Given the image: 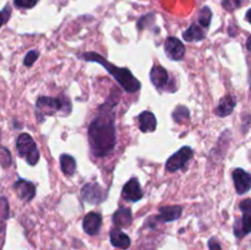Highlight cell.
<instances>
[{"mask_svg": "<svg viewBox=\"0 0 251 250\" xmlns=\"http://www.w3.org/2000/svg\"><path fill=\"white\" fill-rule=\"evenodd\" d=\"M194 156V151L191 147H183V149L179 150L178 152H176L174 154H172L168 158L166 164V168L168 172H176L180 168H183Z\"/></svg>", "mask_w": 251, "mask_h": 250, "instance_id": "cell-6", "label": "cell"}, {"mask_svg": "<svg viewBox=\"0 0 251 250\" xmlns=\"http://www.w3.org/2000/svg\"><path fill=\"white\" fill-rule=\"evenodd\" d=\"M81 198L83 201L92 205H97V203L103 202L107 198L105 190L97 183H90L83 185L82 190H81Z\"/></svg>", "mask_w": 251, "mask_h": 250, "instance_id": "cell-7", "label": "cell"}, {"mask_svg": "<svg viewBox=\"0 0 251 250\" xmlns=\"http://www.w3.org/2000/svg\"><path fill=\"white\" fill-rule=\"evenodd\" d=\"M243 216L242 220L237 221L234 225V233L237 238H243L251 232V199H245L239 205Z\"/></svg>", "mask_w": 251, "mask_h": 250, "instance_id": "cell-5", "label": "cell"}, {"mask_svg": "<svg viewBox=\"0 0 251 250\" xmlns=\"http://www.w3.org/2000/svg\"><path fill=\"white\" fill-rule=\"evenodd\" d=\"M80 59L85 61H93V63H98L118 81L120 86L124 88L126 92L134 93L141 88V83L140 81L132 75L131 71L126 68H119V66L113 65L108 60H105L102 55L95 53V51H88V53H81Z\"/></svg>", "mask_w": 251, "mask_h": 250, "instance_id": "cell-2", "label": "cell"}, {"mask_svg": "<svg viewBox=\"0 0 251 250\" xmlns=\"http://www.w3.org/2000/svg\"><path fill=\"white\" fill-rule=\"evenodd\" d=\"M83 230L87 234L95 235L100 232V228L102 225V217L98 212H90L83 217L82 221Z\"/></svg>", "mask_w": 251, "mask_h": 250, "instance_id": "cell-13", "label": "cell"}, {"mask_svg": "<svg viewBox=\"0 0 251 250\" xmlns=\"http://www.w3.org/2000/svg\"><path fill=\"white\" fill-rule=\"evenodd\" d=\"M14 189L16 190L17 196L22 201H25V202H29L34 198V195H36V186H34V184L28 180H25V179H19L17 181H15Z\"/></svg>", "mask_w": 251, "mask_h": 250, "instance_id": "cell-11", "label": "cell"}, {"mask_svg": "<svg viewBox=\"0 0 251 250\" xmlns=\"http://www.w3.org/2000/svg\"><path fill=\"white\" fill-rule=\"evenodd\" d=\"M150 78H151L152 85L156 88H158L159 91L166 90L167 86L169 83V75L168 71L161 65H154L151 69V73H150Z\"/></svg>", "mask_w": 251, "mask_h": 250, "instance_id": "cell-12", "label": "cell"}, {"mask_svg": "<svg viewBox=\"0 0 251 250\" xmlns=\"http://www.w3.org/2000/svg\"><path fill=\"white\" fill-rule=\"evenodd\" d=\"M10 15H11V9H10V6H5L4 9L0 11V27L9 21Z\"/></svg>", "mask_w": 251, "mask_h": 250, "instance_id": "cell-28", "label": "cell"}, {"mask_svg": "<svg viewBox=\"0 0 251 250\" xmlns=\"http://www.w3.org/2000/svg\"><path fill=\"white\" fill-rule=\"evenodd\" d=\"M7 218H9V202L5 198H0V234L4 233Z\"/></svg>", "mask_w": 251, "mask_h": 250, "instance_id": "cell-21", "label": "cell"}, {"mask_svg": "<svg viewBox=\"0 0 251 250\" xmlns=\"http://www.w3.org/2000/svg\"><path fill=\"white\" fill-rule=\"evenodd\" d=\"M208 248H210V250H222L221 249L220 243H218L215 238H212V239L208 240Z\"/></svg>", "mask_w": 251, "mask_h": 250, "instance_id": "cell-29", "label": "cell"}, {"mask_svg": "<svg viewBox=\"0 0 251 250\" xmlns=\"http://www.w3.org/2000/svg\"><path fill=\"white\" fill-rule=\"evenodd\" d=\"M38 0H14L15 5L21 9H32Z\"/></svg>", "mask_w": 251, "mask_h": 250, "instance_id": "cell-27", "label": "cell"}, {"mask_svg": "<svg viewBox=\"0 0 251 250\" xmlns=\"http://www.w3.org/2000/svg\"><path fill=\"white\" fill-rule=\"evenodd\" d=\"M36 107L38 109V115H53L55 112H63L69 114L71 112V103L69 98L60 97H39L37 100Z\"/></svg>", "mask_w": 251, "mask_h": 250, "instance_id": "cell-3", "label": "cell"}, {"mask_svg": "<svg viewBox=\"0 0 251 250\" xmlns=\"http://www.w3.org/2000/svg\"><path fill=\"white\" fill-rule=\"evenodd\" d=\"M250 90H251V77H250Z\"/></svg>", "mask_w": 251, "mask_h": 250, "instance_id": "cell-32", "label": "cell"}, {"mask_svg": "<svg viewBox=\"0 0 251 250\" xmlns=\"http://www.w3.org/2000/svg\"><path fill=\"white\" fill-rule=\"evenodd\" d=\"M235 104H237V100H235L233 96L228 95L226 96V97H223L222 100H220V103H218L217 108H216V114L218 115V117H227V115H229L230 113L234 110L235 108Z\"/></svg>", "mask_w": 251, "mask_h": 250, "instance_id": "cell-17", "label": "cell"}, {"mask_svg": "<svg viewBox=\"0 0 251 250\" xmlns=\"http://www.w3.org/2000/svg\"><path fill=\"white\" fill-rule=\"evenodd\" d=\"M122 195L125 200L131 201V202H137L142 199L144 194H142V189L140 186L139 179L131 178L126 184L124 185L122 190Z\"/></svg>", "mask_w": 251, "mask_h": 250, "instance_id": "cell-10", "label": "cell"}, {"mask_svg": "<svg viewBox=\"0 0 251 250\" xmlns=\"http://www.w3.org/2000/svg\"><path fill=\"white\" fill-rule=\"evenodd\" d=\"M38 55H39V53L37 50L28 51V53L26 54V56H25V59H24V65L27 66V68H31V66L34 64V61L37 60Z\"/></svg>", "mask_w": 251, "mask_h": 250, "instance_id": "cell-25", "label": "cell"}, {"mask_svg": "<svg viewBox=\"0 0 251 250\" xmlns=\"http://www.w3.org/2000/svg\"><path fill=\"white\" fill-rule=\"evenodd\" d=\"M131 221H132L131 210L127 207L119 208V210L115 211L114 215H113V223H114L117 228L129 227Z\"/></svg>", "mask_w": 251, "mask_h": 250, "instance_id": "cell-16", "label": "cell"}, {"mask_svg": "<svg viewBox=\"0 0 251 250\" xmlns=\"http://www.w3.org/2000/svg\"><path fill=\"white\" fill-rule=\"evenodd\" d=\"M164 51L171 60L179 61L185 56V47L180 39L176 37H168L164 44Z\"/></svg>", "mask_w": 251, "mask_h": 250, "instance_id": "cell-8", "label": "cell"}, {"mask_svg": "<svg viewBox=\"0 0 251 250\" xmlns=\"http://www.w3.org/2000/svg\"><path fill=\"white\" fill-rule=\"evenodd\" d=\"M183 207L181 206H166V207L159 208L158 218L163 222H172V221L178 220L181 216Z\"/></svg>", "mask_w": 251, "mask_h": 250, "instance_id": "cell-18", "label": "cell"}, {"mask_svg": "<svg viewBox=\"0 0 251 250\" xmlns=\"http://www.w3.org/2000/svg\"><path fill=\"white\" fill-rule=\"evenodd\" d=\"M60 168L65 175L70 176L76 171V161L73 156L68 153H63L60 156Z\"/></svg>", "mask_w": 251, "mask_h": 250, "instance_id": "cell-19", "label": "cell"}, {"mask_svg": "<svg viewBox=\"0 0 251 250\" xmlns=\"http://www.w3.org/2000/svg\"><path fill=\"white\" fill-rule=\"evenodd\" d=\"M184 39L186 42H199L205 38V32L198 25H191L188 29L183 33Z\"/></svg>", "mask_w": 251, "mask_h": 250, "instance_id": "cell-20", "label": "cell"}, {"mask_svg": "<svg viewBox=\"0 0 251 250\" xmlns=\"http://www.w3.org/2000/svg\"><path fill=\"white\" fill-rule=\"evenodd\" d=\"M222 5L227 11H234V10L239 9L240 7L242 0H223Z\"/></svg>", "mask_w": 251, "mask_h": 250, "instance_id": "cell-26", "label": "cell"}, {"mask_svg": "<svg viewBox=\"0 0 251 250\" xmlns=\"http://www.w3.org/2000/svg\"><path fill=\"white\" fill-rule=\"evenodd\" d=\"M11 162H12V158L9 150L0 146V166H1L2 168H7V167H10Z\"/></svg>", "mask_w": 251, "mask_h": 250, "instance_id": "cell-24", "label": "cell"}, {"mask_svg": "<svg viewBox=\"0 0 251 250\" xmlns=\"http://www.w3.org/2000/svg\"><path fill=\"white\" fill-rule=\"evenodd\" d=\"M233 180H234L235 190L239 195H244L251 189V174L244 169L237 168L233 171Z\"/></svg>", "mask_w": 251, "mask_h": 250, "instance_id": "cell-9", "label": "cell"}, {"mask_svg": "<svg viewBox=\"0 0 251 250\" xmlns=\"http://www.w3.org/2000/svg\"><path fill=\"white\" fill-rule=\"evenodd\" d=\"M139 124L140 130L142 132H152L157 127V119L156 115L150 110H145L139 115Z\"/></svg>", "mask_w": 251, "mask_h": 250, "instance_id": "cell-14", "label": "cell"}, {"mask_svg": "<svg viewBox=\"0 0 251 250\" xmlns=\"http://www.w3.org/2000/svg\"><path fill=\"white\" fill-rule=\"evenodd\" d=\"M247 20L251 24V9L249 10V11L247 12Z\"/></svg>", "mask_w": 251, "mask_h": 250, "instance_id": "cell-31", "label": "cell"}, {"mask_svg": "<svg viewBox=\"0 0 251 250\" xmlns=\"http://www.w3.org/2000/svg\"><path fill=\"white\" fill-rule=\"evenodd\" d=\"M16 149L19 152V156L26 159L29 166H36L37 162L39 161V152L36 146V142L32 139L29 134L19 135L16 140Z\"/></svg>", "mask_w": 251, "mask_h": 250, "instance_id": "cell-4", "label": "cell"}, {"mask_svg": "<svg viewBox=\"0 0 251 250\" xmlns=\"http://www.w3.org/2000/svg\"><path fill=\"white\" fill-rule=\"evenodd\" d=\"M110 243L119 249H127L131 244V240L120 228H113L110 230Z\"/></svg>", "mask_w": 251, "mask_h": 250, "instance_id": "cell-15", "label": "cell"}, {"mask_svg": "<svg viewBox=\"0 0 251 250\" xmlns=\"http://www.w3.org/2000/svg\"><path fill=\"white\" fill-rule=\"evenodd\" d=\"M247 48L248 50H251V36L248 38V42H247Z\"/></svg>", "mask_w": 251, "mask_h": 250, "instance_id": "cell-30", "label": "cell"}, {"mask_svg": "<svg viewBox=\"0 0 251 250\" xmlns=\"http://www.w3.org/2000/svg\"><path fill=\"white\" fill-rule=\"evenodd\" d=\"M120 93L114 90L107 100L98 108L97 114L88 127V142L92 153L104 157L114 150L115 136V108L119 102Z\"/></svg>", "mask_w": 251, "mask_h": 250, "instance_id": "cell-1", "label": "cell"}, {"mask_svg": "<svg viewBox=\"0 0 251 250\" xmlns=\"http://www.w3.org/2000/svg\"><path fill=\"white\" fill-rule=\"evenodd\" d=\"M211 20H212V11L210 10V7L205 6L199 15V22H200L201 26L207 28L211 24Z\"/></svg>", "mask_w": 251, "mask_h": 250, "instance_id": "cell-23", "label": "cell"}, {"mask_svg": "<svg viewBox=\"0 0 251 250\" xmlns=\"http://www.w3.org/2000/svg\"><path fill=\"white\" fill-rule=\"evenodd\" d=\"M189 118H190V112L185 105H178L173 112L174 122L178 123V124L186 122V120H189Z\"/></svg>", "mask_w": 251, "mask_h": 250, "instance_id": "cell-22", "label": "cell"}]
</instances>
